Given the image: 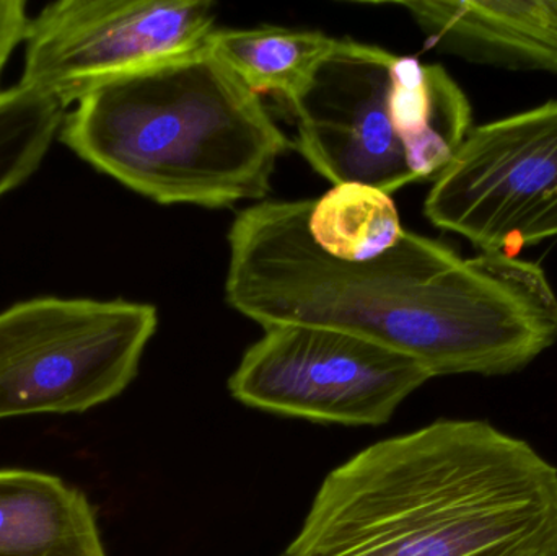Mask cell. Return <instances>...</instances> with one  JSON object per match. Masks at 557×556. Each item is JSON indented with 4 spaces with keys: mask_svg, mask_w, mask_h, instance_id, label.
I'll return each instance as SVG.
<instances>
[{
    "mask_svg": "<svg viewBox=\"0 0 557 556\" xmlns=\"http://www.w3.org/2000/svg\"><path fill=\"white\" fill-rule=\"evenodd\" d=\"M311 202L261 201L228 232L225 299L263 329L317 325L362 336L438 375L522 371L557 342V294L542 264L461 257L414 232L347 263L308 234Z\"/></svg>",
    "mask_w": 557,
    "mask_h": 556,
    "instance_id": "cell-1",
    "label": "cell"
},
{
    "mask_svg": "<svg viewBox=\"0 0 557 556\" xmlns=\"http://www.w3.org/2000/svg\"><path fill=\"white\" fill-rule=\"evenodd\" d=\"M282 556H557V469L487 421L437 420L327 473Z\"/></svg>",
    "mask_w": 557,
    "mask_h": 556,
    "instance_id": "cell-2",
    "label": "cell"
},
{
    "mask_svg": "<svg viewBox=\"0 0 557 556\" xmlns=\"http://www.w3.org/2000/svg\"><path fill=\"white\" fill-rule=\"evenodd\" d=\"M59 137L159 205L221 209L270 195L292 143L208 41L91 88Z\"/></svg>",
    "mask_w": 557,
    "mask_h": 556,
    "instance_id": "cell-3",
    "label": "cell"
},
{
    "mask_svg": "<svg viewBox=\"0 0 557 556\" xmlns=\"http://www.w3.org/2000/svg\"><path fill=\"white\" fill-rule=\"evenodd\" d=\"M159 313L129 300L39 297L0 312V420L84 413L139 372Z\"/></svg>",
    "mask_w": 557,
    "mask_h": 556,
    "instance_id": "cell-4",
    "label": "cell"
},
{
    "mask_svg": "<svg viewBox=\"0 0 557 556\" xmlns=\"http://www.w3.org/2000/svg\"><path fill=\"white\" fill-rule=\"evenodd\" d=\"M424 366L352 333L274 325L228 379L235 400L314 423L380 427L431 381Z\"/></svg>",
    "mask_w": 557,
    "mask_h": 556,
    "instance_id": "cell-5",
    "label": "cell"
},
{
    "mask_svg": "<svg viewBox=\"0 0 557 556\" xmlns=\"http://www.w3.org/2000/svg\"><path fill=\"white\" fill-rule=\"evenodd\" d=\"M424 214L490 254L557 238V100L473 127Z\"/></svg>",
    "mask_w": 557,
    "mask_h": 556,
    "instance_id": "cell-6",
    "label": "cell"
},
{
    "mask_svg": "<svg viewBox=\"0 0 557 556\" xmlns=\"http://www.w3.org/2000/svg\"><path fill=\"white\" fill-rule=\"evenodd\" d=\"M208 0H61L29 20L20 85L62 108L117 75L195 51L215 32Z\"/></svg>",
    "mask_w": 557,
    "mask_h": 556,
    "instance_id": "cell-7",
    "label": "cell"
},
{
    "mask_svg": "<svg viewBox=\"0 0 557 556\" xmlns=\"http://www.w3.org/2000/svg\"><path fill=\"white\" fill-rule=\"evenodd\" d=\"M396 54L337 39L305 90L292 100L295 147L333 183H362L393 195L418 182L389 110Z\"/></svg>",
    "mask_w": 557,
    "mask_h": 556,
    "instance_id": "cell-8",
    "label": "cell"
},
{
    "mask_svg": "<svg viewBox=\"0 0 557 556\" xmlns=\"http://www.w3.org/2000/svg\"><path fill=\"white\" fill-rule=\"evenodd\" d=\"M408 10L432 45L474 62L557 75V0H418Z\"/></svg>",
    "mask_w": 557,
    "mask_h": 556,
    "instance_id": "cell-9",
    "label": "cell"
},
{
    "mask_svg": "<svg viewBox=\"0 0 557 556\" xmlns=\"http://www.w3.org/2000/svg\"><path fill=\"white\" fill-rule=\"evenodd\" d=\"M0 556H107L85 493L48 473L0 470Z\"/></svg>",
    "mask_w": 557,
    "mask_h": 556,
    "instance_id": "cell-10",
    "label": "cell"
},
{
    "mask_svg": "<svg viewBox=\"0 0 557 556\" xmlns=\"http://www.w3.org/2000/svg\"><path fill=\"white\" fill-rule=\"evenodd\" d=\"M389 110L412 175L435 180L473 129L471 104L460 85L438 64L396 55Z\"/></svg>",
    "mask_w": 557,
    "mask_h": 556,
    "instance_id": "cell-11",
    "label": "cell"
},
{
    "mask_svg": "<svg viewBox=\"0 0 557 556\" xmlns=\"http://www.w3.org/2000/svg\"><path fill=\"white\" fill-rule=\"evenodd\" d=\"M337 38L310 29L261 26L215 29L209 48L257 95L276 94L287 103L310 84Z\"/></svg>",
    "mask_w": 557,
    "mask_h": 556,
    "instance_id": "cell-12",
    "label": "cell"
},
{
    "mask_svg": "<svg viewBox=\"0 0 557 556\" xmlns=\"http://www.w3.org/2000/svg\"><path fill=\"white\" fill-rule=\"evenodd\" d=\"M405 228L392 195L362 185L341 183L311 202L308 234L330 257L347 263L373 260L388 251Z\"/></svg>",
    "mask_w": 557,
    "mask_h": 556,
    "instance_id": "cell-13",
    "label": "cell"
},
{
    "mask_svg": "<svg viewBox=\"0 0 557 556\" xmlns=\"http://www.w3.org/2000/svg\"><path fill=\"white\" fill-rule=\"evenodd\" d=\"M62 121L64 108L48 95L20 84L0 91V198L38 170Z\"/></svg>",
    "mask_w": 557,
    "mask_h": 556,
    "instance_id": "cell-14",
    "label": "cell"
},
{
    "mask_svg": "<svg viewBox=\"0 0 557 556\" xmlns=\"http://www.w3.org/2000/svg\"><path fill=\"white\" fill-rule=\"evenodd\" d=\"M29 20L22 0H0V75L16 46L25 41Z\"/></svg>",
    "mask_w": 557,
    "mask_h": 556,
    "instance_id": "cell-15",
    "label": "cell"
}]
</instances>
